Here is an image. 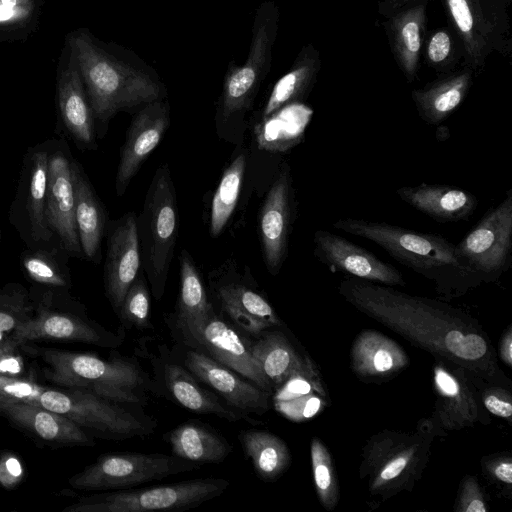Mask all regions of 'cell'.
I'll use <instances>...</instances> for the list:
<instances>
[{
	"instance_id": "obj_1",
	"label": "cell",
	"mask_w": 512,
	"mask_h": 512,
	"mask_svg": "<svg viewBox=\"0 0 512 512\" xmlns=\"http://www.w3.org/2000/svg\"><path fill=\"white\" fill-rule=\"evenodd\" d=\"M338 290L355 308L431 353L475 372L498 368L475 321L446 304L354 277Z\"/></svg>"
},
{
	"instance_id": "obj_2",
	"label": "cell",
	"mask_w": 512,
	"mask_h": 512,
	"mask_svg": "<svg viewBox=\"0 0 512 512\" xmlns=\"http://www.w3.org/2000/svg\"><path fill=\"white\" fill-rule=\"evenodd\" d=\"M65 41L75 55L94 120L105 124L120 111L166 99L157 71L133 50L104 42L88 28L71 31Z\"/></svg>"
},
{
	"instance_id": "obj_3",
	"label": "cell",
	"mask_w": 512,
	"mask_h": 512,
	"mask_svg": "<svg viewBox=\"0 0 512 512\" xmlns=\"http://www.w3.org/2000/svg\"><path fill=\"white\" fill-rule=\"evenodd\" d=\"M332 226L374 242L398 263L434 281L442 292H464L482 281L461 262L455 244L442 235L356 218H342Z\"/></svg>"
},
{
	"instance_id": "obj_4",
	"label": "cell",
	"mask_w": 512,
	"mask_h": 512,
	"mask_svg": "<svg viewBox=\"0 0 512 512\" xmlns=\"http://www.w3.org/2000/svg\"><path fill=\"white\" fill-rule=\"evenodd\" d=\"M22 347L42 360L44 377L58 387L85 390L133 406L145 402L149 379L132 361L58 348Z\"/></svg>"
},
{
	"instance_id": "obj_5",
	"label": "cell",
	"mask_w": 512,
	"mask_h": 512,
	"mask_svg": "<svg viewBox=\"0 0 512 512\" xmlns=\"http://www.w3.org/2000/svg\"><path fill=\"white\" fill-rule=\"evenodd\" d=\"M136 221L141 266L153 296L160 300L165 291L179 224L176 192L167 164L155 171Z\"/></svg>"
},
{
	"instance_id": "obj_6",
	"label": "cell",
	"mask_w": 512,
	"mask_h": 512,
	"mask_svg": "<svg viewBox=\"0 0 512 512\" xmlns=\"http://www.w3.org/2000/svg\"><path fill=\"white\" fill-rule=\"evenodd\" d=\"M38 405L66 416L93 436L104 439L145 436L156 426L155 421L132 409L133 405L81 389L44 387Z\"/></svg>"
},
{
	"instance_id": "obj_7",
	"label": "cell",
	"mask_w": 512,
	"mask_h": 512,
	"mask_svg": "<svg viewBox=\"0 0 512 512\" xmlns=\"http://www.w3.org/2000/svg\"><path fill=\"white\" fill-rule=\"evenodd\" d=\"M278 10L273 1H263L256 9L249 52L243 65L228 64L219 96L217 116L229 119L252 106L269 73L277 35Z\"/></svg>"
},
{
	"instance_id": "obj_8",
	"label": "cell",
	"mask_w": 512,
	"mask_h": 512,
	"mask_svg": "<svg viewBox=\"0 0 512 512\" xmlns=\"http://www.w3.org/2000/svg\"><path fill=\"white\" fill-rule=\"evenodd\" d=\"M229 486L222 478H200L148 488L84 496L65 512H147L185 510L221 495Z\"/></svg>"
},
{
	"instance_id": "obj_9",
	"label": "cell",
	"mask_w": 512,
	"mask_h": 512,
	"mask_svg": "<svg viewBox=\"0 0 512 512\" xmlns=\"http://www.w3.org/2000/svg\"><path fill=\"white\" fill-rule=\"evenodd\" d=\"M194 463L162 453H107L69 478L77 490L127 489L142 483L198 469Z\"/></svg>"
},
{
	"instance_id": "obj_10",
	"label": "cell",
	"mask_w": 512,
	"mask_h": 512,
	"mask_svg": "<svg viewBox=\"0 0 512 512\" xmlns=\"http://www.w3.org/2000/svg\"><path fill=\"white\" fill-rule=\"evenodd\" d=\"M34 315L15 334L14 344L20 347L34 340H60L115 348L123 335L107 330L90 319L75 305L58 304L52 293L32 296Z\"/></svg>"
},
{
	"instance_id": "obj_11",
	"label": "cell",
	"mask_w": 512,
	"mask_h": 512,
	"mask_svg": "<svg viewBox=\"0 0 512 512\" xmlns=\"http://www.w3.org/2000/svg\"><path fill=\"white\" fill-rule=\"evenodd\" d=\"M461 262L482 281H494L511 265L512 189L457 243Z\"/></svg>"
},
{
	"instance_id": "obj_12",
	"label": "cell",
	"mask_w": 512,
	"mask_h": 512,
	"mask_svg": "<svg viewBox=\"0 0 512 512\" xmlns=\"http://www.w3.org/2000/svg\"><path fill=\"white\" fill-rule=\"evenodd\" d=\"M198 351L232 369L243 378L270 393V382L252 355L250 344L214 311L196 324L179 329Z\"/></svg>"
},
{
	"instance_id": "obj_13",
	"label": "cell",
	"mask_w": 512,
	"mask_h": 512,
	"mask_svg": "<svg viewBox=\"0 0 512 512\" xmlns=\"http://www.w3.org/2000/svg\"><path fill=\"white\" fill-rule=\"evenodd\" d=\"M313 243L315 257L334 272L387 286L405 285L402 273L394 266L342 236L317 230Z\"/></svg>"
},
{
	"instance_id": "obj_14",
	"label": "cell",
	"mask_w": 512,
	"mask_h": 512,
	"mask_svg": "<svg viewBox=\"0 0 512 512\" xmlns=\"http://www.w3.org/2000/svg\"><path fill=\"white\" fill-rule=\"evenodd\" d=\"M294 199L292 177L284 166L273 181L259 213V235L265 264L276 275L287 256L293 222Z\"/></svg>"
},
{
	"instance_id": "obj_15",
	"label": "cell",
	"mask_w": 512,
	"mask_h": 512,
	"mask_svg": "<svg viewBox=\"0 0 512 512\" xmlns=\"http://www.w3.org/2000/svg\"><path fill=\"white\" fill-rule=\"evenodd\" d=\"M170 124V106L166 99L141 107L127 130L116 174V193L121 196L144 160L156 148Z\"/></svg>"
},
{
	"instance_id": "obj_16",
	"label": "cell",
	"mask_w": 512,
	"mask_h": 512,
	"mask_svg": "<svg viewBox=\"0 0 512 512\" xmlns=\"http://www.w3.org/2000/svg\"><path fill=\"white\" fill-rule=\"evenodd\" d=\"M183 364L196 379L217 392L233 410L243 415H263L268 411L270 393L245 381L238 373L205 353L189 350L185 353Z\"/></svg>"
},
{
	"instance_id": "obj_17",
	"label": "cell",
	"mask_w": 512,
	"mask_h": 512,
	"mask_svg": "<svg viewBox=\"0 0 512 512\" xmlns=\"http://www.w3.org/2000/svg\"><path fill=\"white\" fill-rule=\"evenodd\" d=\"M45 222L69 253H82L75 220L72 163L61 153L54 154L48 161Z\"/></svg>"
},
{
	"instance_id": "obj_18",
	"label": "cell",
	"mask_w": 512,
	"mask_h": 512,
	"mask_svg": "<svg viewBox=\"0 0 512 512\" xmlns=\"http://www.w3.org/2000/svg\"><path fill=\"white\" fill-rule=\"evenodd\" d=\"M136 220L133 212L126 214L109 237L104 279L106 295L115 313L141 267Z\"/></svg>"
},
{
	"instance_id": "obj_19",
	"label": "cell",
	"mask_w": 512,
	"mask_h": 512,
	"mask_svg": "<svg viewBox=\"0 0 512 512\" xmlns=\"http://www.w3.org/2000/svg\"><path fill=\"white\" fill-rule=\"evenodd\" d=\"M0 415L34 438L56 446H94L93 435L66 416L40 405L0 404Z\"/></svg>"
},
{
	"instance_id": "obj_20",
	"label": "cell",
	"mask_w": 512,
	"mask_h": 512,
	"mask_svg": "<svg viewBox=\"0 0 512 512\" xmlns=\"http://www.w3.org/2000/svg\"><path fill=\"white\" fill-rule=\"evenodd\" d=\"M58 105L62 120L76 141L94 142V116L75 55L65 41L57 73Z\"/></svg>"
},
{
	"instance_id": "obj_21",
	"label": "cell",
	"mask_w": 512,
	"mask_h": 512,
	"mask_svg": "<svg viewBox=\"0 0 512 512\" xmlns=\"http://www.w3.org/2000/svg\"><path fill=\"white\" fill-rule=\"evenodd\" d=\"M406 204L440 223L468 219L476 210L477 198L456 186L421 183L396 190Z\"/></svg>"
},
{
	"instance_id": "obj_22",
	"label": "cell",
	"mask_w": 512,
	"mask_h": 512,
	"mask_svg": "<svg viewBox=\"0 0 512 512\" xmlns=\"http://www.w3.org/2000/svg\"><path fill=\"white\" fill-rule=\"evenodd\" d=\"M217 297L222 311L234 324L255 337L281 324L270 303L244 285H222L217 290Z\"/></svg>"
},
{
	"instance_id": "obj_23",
	"label": "cell",
	"mask_w": 512,
	"mask_h": 512,
	"mask_svg": "<svg viewBox=\"0 0 512 512\" xmlns=\"http://www.w3.org/2000/svg\"><path fill=\"white\" fill-rule=\"evenodd\" d=\"M251 352L271 386L278 388L298 374L313 375V370L280 331L267 330L250 344Z\"/></svg>"
},
{
	"instance_id": "obj_24",
	"label": "cell",
	"mask_w": 512,
	"mask_h": 512,
	"mask_svg": "<svg viewBox=\"0 0 512 512\" xmlns=\"http://www.w3.org/2000/svg\"><path fill=\"white\" fill-rule=\"evenodd\" d=\"M353 369L361 376L384 377L404 368L408 357L392 339L377 331H363L351 349Z\"/></svg>"
},
{
	"instance_id": "obj_25",
	"label": "cell",
	"mask_w": 512,
	"mask_h": 512,
	"mask_svg": "<svg viewBox=\"0 0 512 512\" xmlns=\"http://www.w3.org/2000/svg\"><path fill=\"white\" fill-rule=\"evenodd\" d=\"M163 376L169 393L186 409L200 414H214L229 421L245 417L222 402L215 393L201 386L185 366L166 363Z\"/></svg>"
},
{
	"instance_id": "obj_26",
	"label": "cell",
	"mask_w": 512,
	"mask_h": 512,
	"mask_svg": "<svg viewBox=\"0 0 512 512\" xmlns=\"http://www.w3.org/2000/svg\"><path fill=\"white\" fill-rule=\"evenodd\" d=\"M173 454L194 463L222 462L232 451L231 445L213 428L198 421H188L169 432Z\"/></svg>"
},
{
	"instance_id": "obj_27",
	"label": "cell",
	"mask_w": 512,
	"mask_h": 512,
	"mask_svg": "<svg viewBox=\"0 0 512 512\" xmlns=\"http://www.w3.org/2000/svg\"><path fill=\"white\" fill-rule=\"evenodd\" d=\"M72 178L75 191V220L82 253L94 259L100 249L105 226V213L90 183L72 163Z\"/></svg>"
},
{
	"instance_id": "obj_28",
	"label": "cell",
	"mask_w": 512,
	"mask_h": 512,
	"mask_svg": "<svg viewBox=\"0 0 512 512\" xmlns=\"http://www.w3.org/2000/svg\"><path fill=\"white\" fill-rule=\"evenodd\" d=\"M242 449L264 481L279 478L290 464L286 443L277 435L260 429L243 430L239 434Z\"/></svg>"
},
{
	"instance_id": "obj_29",
	"label": "cell",
	"mask_w": 512,
	"mask_h": 512,
	"mask_svg": "<svg viewBox=\"0 0 512 512\" xmlns=\"http://www.w3.org/2000/svg\"><path fill=\"white\" fill-rule=\"evenodd\" d=\"M439 414L448 428L471 424L477 417L472 393L464 382L442 364L434 369Z\"/></svg>"
},
{
	"instance_id": "obj_30",
	"label": "cell",
	"mask_w": 512,
	"mask_h": 512,
	"mask_svg": "<svg viewBox=\"0 0 512 512\" xmlns=\"http://www.w3.org/2000/svg\"><path fill=\"white\" fill-rule=\"evenodd\" d=\"M213 311L203 280L190 255L183 251L180 269V289L177 302L179 329L201 321Z\"/></svg>"
},
{
	"instance_id": "obj_31",
	"label": "cell",
	"mask_w": 512,
	"mask_h": 512,
	"mask_svg": "<svg viewBox=\"0 0 512 512\" xmlns=\"http://www.w3.org/2000/svg\"><path fill=\"white\" fill-rule=\"evenodd\" d=\"M33 315V299L22 285L11 283L0 288V345L17 351L14 336Z\"/></svg>"
},
{
	"instance_id": "obj_32",
	"label": "cell",
	"mask_w": 512,
	"mask_h": 512,
	"mask_svg": "<svg viewBox=\"0 0 512 512\" xmlns=\"http://www.w3.org/2000/svg\"><path fill=\"white\" fill-rule=\"evenodd\" d=\"M467 78L459 77L432 88L414 93L420 117L430 125H439L462 102L467 90Z\"/></svg>"
},
{
	"instance_id": "obj_33",
	"label": "cell",
	"mask_w": 512,
	"mask_h": 512,
	"mask_svg": "<svg viewBox=\"0 0 512 512\" xmlns=\"http://www.w3.org/2000/svg\"><path fill=\"white\" fill-rule=\"evenodd\" d=\"M246 168V154L238 155L225 169L213 196L210 234L217 237L230 219L239 197Z\"/></svg>"
},
{
	"instance_id": "obj_34",
	"label": "cell",
	"mask_w": 512,
	"mask_h": 512,
	"mask_svg": "<svg viewBox=\"0 0 512 512\" xmlns=\"http://www.w3.org/2000/svg\"><path fill=\"white\" fill-rule=\"evenodd\" d=\"M43 0H0V41L23 40L38 24Z\"/></svg>"
},
{
	"instance_id": "obj_35",
	"label": "cell",
	"mask_w": 512,
	"mask_h": 512,
	"mask_svg": "<svg viewBox=\"0 0 512 512\" xmlns=\"http://www.w3.org/2000/svg\"><path fill=\"white\" fill-rule=\"evenodd\" d=\"M48 161L46 152L34 154L27 198V210L34 237L41 238L46 235L45 203L48 181Z\"/></svg>"
},
{
	"instance_id": "obj_36",
	"label": "cell",
	"mask_w": 512,
	"mask_h": 512,
	"mask_svg": "<svg viewBox=\"0 0 512 512\" xmlns=\"http://www.w3.org/2000/svg\"><path fill=\"white\" fill-rule=\"evenodd\" d=\"M310 76L311 68L307 62L295 63V66L274 85L262 116L268 118L282 107L297 100L305 92Z\"/></svg>"
},
{
	"instance_id": "obj_37",
	"label": "cell",
	"mask_w": 512,
	"mask_h": 512,
	"mask_svg": "<svg viewBox=\"0 0 512 512\" xmlns=\"http://www.w3.org/2000/svg\"><path fill=\"white\" fill-rule=\"evenodd\" d=\"M311 463L319 500L331 510L338 500V484L330 454L317 438L311 443Z\"/></svg>"
},
{
	"instance_id": "obj_38",
	"label": "cell",
	"mask_w": 512,
	"mask_h": 512,
	"mask_svg": "<svg viewBox=\"0 0 512 512\" xmlns=\"http://www.w3.org/2000/svg\"><path fill=\"white\" fill-rule=\"evenodd\" d=\"M116 314L128 329L144 330L151 327L150 294L142 275L138 274L131 284Z\"/></svg>"
},
{
	"instance_id": "obj_39",
	"label": "cell",
	"mask_w": 512,
	"mask_h": 512,
	"mask_svg": "<svg viewBox=\"0 0 512 512\" xmlns=\"http://www.w3.org/2000/svg\"><path fill=\"white\" fill-rule=\"evenodd\" d=\"M28 276L34 281L55 288H69L70 279L61 268L43 254H29L23 259Z\"/></svg>"
},
{
	"instance_id": "obj_40",
	"label": "cell",
	"mask_w": 512,
	"mask_h": 512,
	"mask_svg": "<svg viewBox=\"0 0 512 512\" xmlns=\"http://www.w3.org/2000/svg\"><path fill=\"white\" fill-rule=\"evenodd\" d=\"M44 386L19 377L0 374V404L29 403L38 405V400Z\"/></svg>"
},
{
	"instance_id": "obj_41",
	"label": "cell",
	"mask_w": 512,
	"mask_h": 512,
	"mask_svg": "<svg viewBox=\"0 0 512 512\" xmlns=\"http://www.w3.org/2000/svg\"><path fill=\"white\" fill-rule=\"evenodd\" d=\"M275 409L293 421H303L315 416L322 404V400L314 393L287 399L274 400Z\"/></svg>"
},
{
	"instance_id": "obj_42",
	"label": "cell",
	"mask_w": 512,
	"mask_h": 512,
	"mask_svg": "<svg viewBox=\"0 0 512 512\" xmlns=\"http://www.w3.org/2000/svg\"><path fill=\"white\" fill-rule=\"evenodd\" d=\"M313 375L298 374L290 377L281 386L273 397L274 400H287L306 394L313 393L314 390L320 391L319 385L315 384Z\"/></svg>"
},
{
	"instance_id": "obj_43",
	"label": "cell",
	"mask_w": 512,
	"mask_h": 512,
	"mask_svg": "<svg viewBox=\"0 0 512 512\" xmlns=\"http://www.w3.org/2000/svg\"><path fill=\"white\" fill-rule=\"evenodd\" d=\"M413 455L414 448H410L400 451L399 454L389 459L380 469L378 477L375 479V487L378 488L384 483L390 482L400 477L408 469Z\"/></svg>"
},
{
	"instance_id": "obj_44",
	"label": "cell",
	"mask_w": 512,
	"mask_h": 512,
	"mask_svg": "<svg viewBox=\"0 0 512 512\" xmlns=\"http://www.w3.org/2000/svg\"><path fill=\"white\" fill-rule=\"evenodd\" d=\"M24 479V468L20 459L11 452L0 456V485L5 489L17 487Z\"/></svg>"
},
{
	"instance_id": "obj_45",
	"label": "cell",
	"mask_w": 512,
	"mask_h": 512,
	"mask_svg": "<svg viewBox=\"0 0 512 512\" xmlns=\"http://www.w3.org/2000/svg\"><path fill=\"white\" fill-rule=\"evenodd\" d=\"M459 510L464 512H484L487 510L476 481L468 479L462 488Z\"/></svg>"
},
{
	"instance_id": "obj_46",
	"label": "cell",
	"mask_w": 512,
	"mask_h": 512,
	"mask_svg": "<svg viewBox=\"0 0 512 512\" xmlns=\"http://www.w3.org/2000/svg\"><path fill=\"white\" fill-rule=\"evenodd\" d=\"M400 41L404 52L415 58L421 46L420 27L417 21H406L400 30Z\"/></svg>"
},
{
	"instance_id": "obj_47",
	"label": "cell",
	"mask_w": 512,
	"mask_h": 512,
	"mask_svg": "<svg viewBox=\"0 0 512 512\" xmlns=\"http://www.w3.org/2000/svg\"><path fill=\"white\" fill-rule=\"evenodd\" d=\"M450 13L458 29L469 34L473 28L474 20L467 0H447Z\"/></svg>"
},
{
	"instance_id": "obj_48",
	"label": "cell",
	"mask_w": 512,
	"mask_h": 512,
	"mask_svg": "<svg viewBox=\"0 0 512 512\" xmlns=\"http://www.w3.org/2000/svg\"><path fill=\"white\" fill-rule=\"evenodd\" d=\"M484 405L486 409L492 414L502 417L510 418L512 415V403L509 396L498 390H489L484 395Z\"/></svg>"
},
{
	"instance_id": "obj_49",
	"label": "cell",
	"mask_w": 512,
	"mask_h": 512,
	"mask_svg": "<svg viewBox=\"0 0 512 512\" xmlns=\"http://www.w3.org/2000/svg\"><path fill=\"white\" fill-rule=\"evenodd\" d=\"M451 41L446 32L439 31L432 36L428 45L429 59L434 63L442 62L450 53Z\"/></svg>"
},
{
	"instance_id": "obj_50",
	"label": "cell",
	"mask_w": 512,
	"mask_h": 512,
	"mask_svg": "<svg viewBox=\"0 0 512 512\" xmlns=\"http://www.w3.org/2000/svg\"><path fill=\"white\" fill-rule=\"evenodd\" d=\"M17 351H5L0 354V374L23 378L24 361L16 354Z\"/></svg>"
},
{
	"instance_id": "obj_51",
	"label": "cell",
	"mask_w": 512,
	"mask_h": 512,
	"mask_svg": "<svg viewBox=\"0 0 512 512\" xmlns=\"http://www.w3.org/2000/svg\"><path fill=\"white\" fill-rule=\"evenodd\" d=\"M493 475L503 483L511 485L512 483V462L508 459H501L492 465Z\"/></svg>"
},
{
	"instance_id": "obj_52",
	"label": "cell",
	"mask_w": 512,
	"mask_h": 512,
	"mask_svg": "<svg viewBox=\"0 0 512 512\" xmlns=\"http://www.w3.org/2000/svg\"><path fill=\"white\" fill-rule=\"evenodd\" d=\"M500 355L502 360L508 365H512V333L511 329H508L506 334L503 336L500 344Z\"/></svg>"
}]
</instances>
